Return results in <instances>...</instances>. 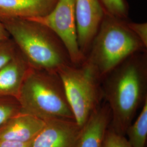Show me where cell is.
<instances>
[{
    "mask_svg": "<svg viewBox=\"0 0 147 147\" xmlns=\"http://www.w3.org/2000/svg\"><path fill=\"white\" fill-rule=\"evenodd\" d=\"M102 98L110 109L112 129L125 136L147 100V51L126 58L101 80Z\"/></svg>",
    "mask_w": 147,
    "mask_h": 147,
    "instance_id": "cell-1",
    "label": "cell"
},
{
    "mask_svg": "<svg viewBox=\"0 0 147 147\" xmlns=\"http://www.w3.org/2000/svg\"><path fill=\"white\" fill-rule=\"evenodd\" d=\"M0 20L32 68L58 73L74 64L62 40L47 25L30 19L0 17Z\"/></svg>",
    "mask_w": 147,
    "mask_h": 147,
    "instance_id": "cell-2",
    "label": "cell"
},
{
    "mask_svg": "<svg viewBox=\"0 0 147 147\" xmlns=\"http://www.w3.org/2000/svg\"><path fill=\"white\" fill-rule=\"evenodd\" d=\"M124 19L105 13L83 62L100 80L135 53L147 51Z\"/></svg>",
    "mask_w": 147,
    "mask_h": 147,
    "instance_id": "cell-3",
    "label": "cell"
},
{
    "mask_svg": "<svg viewBox=\"0 0 147 147\" xmlns=\"http://www.w3.org/2000/svg\"><path fill=\"white\" fill-rule=\"evenodd\" d=\"M17 99L21 112L36 116L43 121L75 120L63 82L57 72L32 67Z\"/></svg>",
    "mask_w": 147,
    "mask_h": 147,
    "instance_id": "cell-4",
    "label": "cell"
},
{
    "mask_svg": "<svg viewBox=\"0 0 147 147\" xmlns=\"http://www.w3.org/2000/svg\"><path fill=\"white\" fill-rule=\"evenodd\" d=\"M58 73L74 119L82 127L103 99L101 81L84 63L65 67Z\"/></svg>",
    "mask_w": 147,
    "mask_h": 147,
    "instance_id": "cell-5",
    "label": "cell"
},
{
    "mask_svg": "<svg viewBox=\"0 0 147 147\" xmlns=\"http://www.w3.org/2000/svg\"><path fill=\"white\" fill-rule=\"evenodd\" d=\"M75 4V0H58L47 16L30 19L39 21L55 32L67 49L72 63L80 65L84 62V56L78 42Z\"/></svg>",
    "mask_w": 147,
    "mask_h": 147,
    "instance_id": "cell-6",
    "label": "cell"
},
{
    "mask_svg": "<svg viewBox=\"0 0 147 147\" xmlns=\"http://www.w3.org/2000/svg\"><path fill=\"white\" fill-rule=\"evenodd\" d=\"M75 11L78 42L85 58L106 11L100 0H75Z\"/></svg>",
    "mask_w": 147,
    "mask_h": 147,
    "instance_id": "cell-7",
    "label": "cell"
},
{
    "mask_svg": "<svg viewBox=\"0 0 147 147\" xmlns=\"http://www.w3.org/2000/svg\"><path fill=\"white\" fill-rule=\"evenodd\" d=\"M82 127L75 120L53 119L45 124L31 143V147H79Z\"/></svg>",
    "mask_w": 147,
    "mask_h": 147,
    "instance_id": "cell-8",
    "label": "cell"
},
{
    "mask_svg": "<svg viewBox=\"0 0 147 147\" xmlns=\"http://www.w3.org/2000/svg\"><path fill=\"white\" fill-rule=\"evenodd\" d=\"M45 124V121L20 112L0 127V141L31 142Z\"/></svg>",
    "mask_w": 147,
    "mask_h": 147,
    "instance_id": "cell-9",
    "label": "cell"
},
{
    "mask_svg": "<svg viewBox=\"0 0 147 147\" xmlns=\"http://www.w3.org/2000/svg\"><path fill=\"white\" fill-rule=\"evenodd\" d=\"M31 68L18 48L15 55L0 68V96L18 99L22 85Z\"/></svg>",
    "mask_w": 147,
    "mask_h": 147,
    "instance_id": "cell-10",
    "label": "cell"
},
{
    "mask_svg": "<svg viewBox=\"0 0 147 147\" xmlns=\"http://www.w3.org/2000/svg\"><path fill=\"white\" fill-rule=\"evenodd\" d=\"M111 120L109 105L100 103L82 127L79 147H102Z\"/></svg>",
    "mask_w": 147,
    "mask_h": 147,
    "instance_id": "cell-11",
    "label": "cell"
},
{
    "mask_svg": "<svg viewBox=\"0 0 147 147\" xmlns=\"http://www.w3.org/2000/svg\"><path fill=\"white\" fill-rule=\"evenodd\" d=\"M58 0H0V17L34 19L47 16Z\"/></svg>",
    "mask_w": 147,
    "mask_h": 147,
    "instance_id": "cell-12",
    "label": "cell"
},
{
    "mask_svg": "<svg viewBox=\"0 0 147 147\" xmlns=\"http://www.w3.org/2000/svg\"><path fill=\"white\" fill-rule=\"evenodd\" d=\"M136 121L126 130L127 141L130 147H146L147 140V100Z\"/></svg>",
    "mask_w": 147,
    "mask_h": 147,
    "instance_id": "cell-13",
    "label": "cell"
},
{
    "mask_svg": "<svg viewBox=\"0 0 147 147\" xmlns=\"http://www.w3.org/2000/svg\"><path fill=\"white\" fill-rule=\"evenodd\" d=\"M20 112V106L16 98L0 96V127L8 119Z\"/></svg>",
    "mask_w": 147,
    "mask_h": 147,
    "instance_id": "cell-14",
    "label": "cell"
},
{
    "mask_svg": "<svg viewBox=\"0 0 147 147\" xmlns=\"http://www.w3.org/2000/svg\"><path fill=\"white\" fill-rule=\"evenodd\" d=\"M106 13L121 19H128L129 5L126 0H100Z\"/></svg>",
    "mask_w": 147,
    "mask_h": 147,
    "instance_id": "cell-15",
    "label": "cell"
},
{
    "mask_svg": "<svg viewBox=\"0 0 147 147\" xmlns=\"http://www.w3.org/2000/svg\"><path fill=\"white\" fill-rule=\"evenodd\" d=\"M102 147H130L126 137L115 131L107 130Z\"/></svg>",
    "mask_w": 147,
    "mask_h": 147,
    "instance_id": "cell-16",
    "label": "cell"
},
{
    "mask_svg": "<svg viewBox=\"0 0 147 147\" xmlns=\"http://www.w3.org/2000/svg\"><path fill=\"white\" fill-rule=\"evenodd\" d=\"M17 50L16 43L11 38L0 40V68L15 55Z\"/></svg>",
    "mask_w": 147,
    "mask_h": 147,
    "instance_id": "cell-17",
    "label": "cell"
},
{
    "mask_svg": "<svg viewBox=\"0 0 147 147\" xmlns=\"http://www.w3.org/2000/svg\"><path fill=\"white\" fill-rule=\"evenodd\" d=\"M127 25L134 34L142 42L145 47H147V23H138L129 20L126 21Z\"/></svg>",
    "mask_w": 147,
    "mask_h": 147,
    "instance_id": "cell-18",
    "label": "cell"
},
{
    "mask_svg": "<svg viewBox=\"0 0 147 147\" xmlns=\"http://www.w3.org/2000/svg\"><path fill=\"white\" fill-rule=\"evenodd\" d=\"M31 143L0 141V147H31Z\"/></svg>",
    "mask_w": 147,
    "mask_h": 147,
    "instance_id": "cell-19",
    "label": "cell"
},
{
    "mask_svg": "<svg viewBox=\"0 0 147 147\" xmlns=\"http://www.w3.org/2000/svg\"><path fill=\"white\" fill-rule=\"evenodd\" d=\"M10 38V36L8 32L5 30L2 22L0 20V40L7 39Z\"/></svg>",
    "mask_w": 147,
    "mask_h": 147,
    "instance_id": "cell-20",
    "label": "cell"
}]
</instances>
